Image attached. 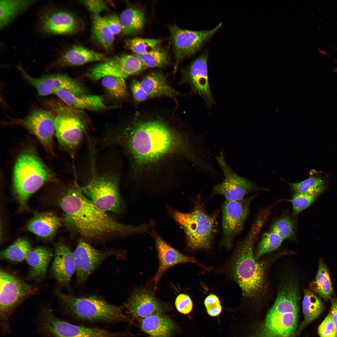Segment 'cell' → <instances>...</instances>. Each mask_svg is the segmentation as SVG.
Listing matches in <instances>:
<instances>
[{
    "mask_svg": "<svg viewBox=\"0 0 337 337\" xmlns=\"http://www.w3.org/2000/svg\"><path fill=\"white\" fill-rule=\"evenodd\" d=\"M105 141L121 147L139 170H148L174 155L183 156L194 165L200 158L191 138L160 117L137 116Z\"/></svg>",
    "mask_w": 337,
    "mask_h": 337,
    "instance_id": "6da1fadb",
    "label": "cell"
},
{
    "mask_svg": "<svg viewBox=\"0 0 337 337\" xmlns=\"http://www.w3.org/2000/svg\"><path fill=\"white\" fill-rule=\"evenodd\" d=\"M66 225L85 237L100 239L113 236L144 232L143 225L121 223L101 211L83 194L76 182L59 200Z\"/></svg>",
    "mask_w": 337,
    "mask_h": 337,
    "instance_id": "7a4b0ae2",
    "label": "cell"
},
{
    "mask_svg": "<svg viewBox=\"0 0 337 337\" xmlns=\"http://www.w3.org/2000/svg\"><path fill=\"white\" fill-rule=\"evenodd\" d=\"M299 297L294 282L283 284L253 337H295L298 328Z\"/></svg>",
    "mask_w": 337,
    "mask_h": 337,
    "instance_id": "3957f363",
    "label": "cell"
},
{
    "mask_svg": "<svg viewBox=\"0 0 337 337\" xmlns=\"http://www.w3.org/2000/svg\"><path fill=\"white\" fill-rule=\"evenodd\" d=\"M264 222L259 218L253 224L247 237L238 246L232 266L234 278L242 295L252 299L259 297L265 286V267L253 254L255 239Z\"/></svg>",
    "mask_w": 337,
    "mask_h": 337,
    "instance_id": "277c9868",
    "label": "cell"
},
{
    "mask_svg": "<svg viewBox=\"0 0 337 337\" xmlns=\"http://www.w3.org/2000/svg\"><path fill=\"white\" fill-rule=\"evenodd\" d=\"M55 174L43 162L32 148L24 150L14 167L12 186L20 204L24 206L30 196L45 183L55 180Z\"/></svg>",
    "mask_w": 337,
    "mask_h": 337,
    "instance_id": "5b68a950",
    "label": "cell"
},
{
    "mask_svg": "<svg viewBox=\"0 0 337 337\" xmlns=\"http://www.w3.org/2000/svg\"><path fill=\"white\" fill-rule=\"evenodd\" d=\"M56 294L64 312L77 319L109 323L129 321L124 313L123 306L112 305L96 295L76 297L58 291Z\"/></svg>",
    "mask_w": 337,
    "mask_h": 337,
    "instance_id": "8992f818",
    "label": "cell"
},
{
    "mask_svg": "<svg viewBox=\"0 0 337 337\" xmlns=\"http://www.w3.org/2000/svg\"><path fill=\"white\" fill-rule=\"evenodd\" d=\"M174 217L183 230L190 248L196 250L210 247L216 232V217L207 213L200 203L197 202L189 212H175Z\"/></svg>",
    "mask_w": 337,
    "mask_h": 337,
    "instance_id": "52a82bcc",
    "label": "cell"
},
{
    "mask_svg": "<svg viewBox=\"0 0 337 337\" xmlns=\"http://www.w3.org/2000/svg\"><path fill=\"white\" fill-rule=\"evenodd\" d=\"M37 287L4 270L0 271V324L3 334L10 332L9 320L23 301L37 293Z\"/></svg>",
    "mask_w": 337,
    "mask_h": 337,
    "instance_id": "ba28073f",
    "label": "cell"
},
{
    "mask_svg": "<svg viewBox=\"0 0 337 337\" xmlns=\"http://www.w3.org/2000/svg\"><path fill=\"white\" fill-rule=\"evenodd\" d=\"M92 167L90 177L81 187L82 192L99 210L120 212L121 204L117 175L110 172L98 174Z\"/></svg>",
    "mask_w": 337,
    "mask_h": 337,
    "instance_id": "9c48e42d",
    "label": "cell"
},
{
    "mask_svg": "<svg viewBox=\"0 0 337 337\" xmlns=\"http://www.w3.org/2000/svg\"><path fill=\"white\" fill-rule=\"evenodd\" d=\"M37 322L40 332L46 337H124L128 335L71 324L56 316L47 307L41 310Z\"/></svg>",
    "mask_w": 337,
    "mask_h": 337,
    "instance_id": "30bf717a",
    "label": "cell"
},
{
    "mask_svg": "<svg viewBox=\"0 0 337 337\" xmlns=\"http://www.w3.org/2000/svg\"><path fill=\"white\" fill-rule=\"evenodd\" d=\"M222 26L220 22L212 29L196 31L183 29L175 25L169 27L174 51V72L179 62L198 52Z\"/></svg>",
    "mask_w": 337,
    "mask_h": 337,
    "instance_id": "8fae6325",
    "label": "cell"
},
{
    "mask_svg": "<svg viewBox=\"0 0 337 337\" xmlns=\"http://www.w3.org/2000/svg\"><path fill=\"white\" fill-rule=\"evenodd\" d=\"M224 176L222 181L213 187L212 195H222L228 201L242 199L247 194L258 189L252 182L238 175L227 162L222 151L216 157Z\"/></svg>",
    "mask_w": 337,
    "mask_h": 337,
    "instance_id": "7c38bea8",
    "label": "cell"
},
{
    "mask_svg": "<svg viewBox=\"0 0 337 337\" xmlns=\"http://www.w3.org/2000/svg\"><path fill=\"white\" fill-rule=\"evenodd\" d=\"M146 68L136 55L125 54L106 58L91 68L88 75L95 81L106 76L125 79L138 74Z\"/></svg>",
    "mask_w": 337,
    "mask_h": 337,
    "instance_id": "4fadbf2b",
    "label": "cell"
},
{
    "mask_svg": "<svg viewBox=\"0 0 337 337\" xmlns=\"http://www.w3.org/2000/svg\"><path fill=\"white\" fill-rule=\"evenodd\" d=\"M252 196L233 201L225 200L222 207V243L230 248L235 237L242 231L244 222L250 211Z\"/></svg>",
    "mask_w": 337,
    "mask_h": 337,
    "instance_id": "5bb4252c",
    "label": "cell"
},
{
    "mask_svg": "<svg viewBox=\"0 0 337 337\" xmlns=\"http://www.w3.org/2000/svg\"><path fill=\"white\" fill-rule=\"evenodd\" d=\"M208 55L206 50L184 69L182 81L190 85L192 92L202 98L210 111L215 101L209 83Z\"/></svg>",
    "mask_w": 337,
    "mask_h": 337,
    "instance_id": "9a60e30c",
    "label": "cell"
},
{
    "mask_svg": "<svg viewBox=\"0 0 337 337\" xmlns=\"http://www.w3.org/2000/svg\"><path fill=\"white\" fill-rule=\"evenodd\" d=\"M76 280L77 284H81L107 258L120 254L113 251L97 250L83 240L79 241L74 252Z\"/></svg>",
    "mask_w": 337,
    "mask_h": 337,
    "instance_id": "2e32d148",
    "label": "cell"
},
{
    "mask_svg": "<svg viewBox=\"0 0 337 337\" xmlns=\"http://www.w3.org/2000/svg\"><path fill=\"white\" fill-rule=\"evenodd\" d=\"M56 118L50 111L38 110L31 112L21 122L22 125L42 144L50 157L54 155Z\"/></svg>",
    "mask_w": 337,
    "mask_h": 337,
    "instance_id": "e0dca14e",
    "label": "cell"
},
{
    "mask_svg": "<svg viewBox=\"0 0 337 337\" xmlns=\"http://www.w3.org/2000/svg\"><path fill=\"white\" fill-rule=\"evenodd\" d=\"M55 129L60 145L72 155L84 135L85 131L84 121L73 114L61 113L56 117Z\"/></svg>",
    "mask_w": 337,
    "mask_h": 337,
    "instance_id": "ac0fdd59",
    "label": "cell"
},
{
    "mask_svg": "<svg viewBox=\"0 0 337 337\" xmlns=\"http://www.w3.org/2000/svg\"><path fill=\"white\" fill-rule=\"evenodd\" d=\"M18 67L24 77L41 96L52 94L57 89L65 90L77 95L85 94L84 90L77 82L65 75L55 74L36 78L29 75L21 66Z\"/></svg>",
    "mask_w": 337,
    "mask_h": 337,
    "instance_id": "d6986e66",
    "label": "cell"
},
{
    "mask_svg": "<svg viewBox=\"0 0 337 337\" xmlns=\"http://www.w3.org/2000/svg\"><path fill=\"white\" fill-rule=\"evenodd\" d=\"M128 313L134 319L141 320L165 309L160 301L150 292L144 289L135 290L124 305Z\"/></svg>",
    "mask_w": 337,
    "mask_h": 337,
    "instance_id": "ffe728a7",
    "label": "cell"
},
{
    "mask_svg": "<svg viewBox=\"0 0 337 337\" xmlns=\"http://www.w3.org/2000/svg\"><path fill=\"white\" fill-rule=\"evenodd\" d=\"M40 27L43 31L56 35L72 34L77 29V22L74 16L68 12L51 10L40 17Z\"/></svg>",
    "mask_w": 337,
    "mask_h": 337,
    "instance_id": "44dd1931",
    "label": "cell"
},
{
    "mask_svg": "<svg viewBox=\"0 0 337 337\" xmlns=\"http://www.w3.org/2000/svg\"><path fill=\"white\" fill-rule=\"evenodd\" d=\"M76 271L73 253L67 245L60 242L55 246V254L51 272L61 286L70 289L71 278Z\"/></svg>",
    "mask_w": 337,
    "mask_h": 337,
    "instance_id": "7402d4cb",
    "label": "cell"
},
{
    "mask_svg": "<svg viewBox=\"0 0 337 337\" xmlns=\"http://www.w3.org/2000/svg\"><path fill=\"white\" fill-rule=\"evenodd\" d=\"M155 241L159 261V267L154 278L156 285L163 274L170 267L180 263H198L194 258L182 253L159 237H155Z\"/></svg>",
    "mask_w": 337,
    "mask_h": 337,
    "instance_id": "603a6c76",
    "label": "cell"
},
{
    "mask_svg": "<svg viewBox=\"0 0 337 337\" xmlns=\"http://www.w3.org/2000/svg\"><path fill=\"white\" fill-rule=\"evenodd\" d=\"M140 326L148 337H171L175 329L174 322L163 312L154 313L140 320Z\"/></svg>",
    "mask_w": 337,
    "mask_h": 337,
    "instance_id": "cb8c5ba5",
    "label": "cell"
},
{
    "mask_svg": "<svg viewBox=\"0 0 337 337\" xmlns=\"http://www.w3.org/2000/svg\"><path fill=\"white\" fill-rule=\"evenodd\" d=\"M53 94L67 105L78 109L95 111L102 110L105 107L102 98L97 95H77L61 89H56Z\"/></svg>",
    "mask_w": 337,
    "mask_h": 337,
    "instance_id": "d4e9b609",
    "label": "cell"
},
{
    "mask_svg": "<svg viewBox=\"0 0 337 337\" xmlns=\"http://www.w3.org/2000/svg\"><path fill=\"white\" fill-rule=\"evenodd\" d=\"M61 224V219L52 212L37 213L28 222V230L43 238L52 236Z\"/></svg>",
    "mask_w": 337,
    "mask_h": 337,
    "instance_id": "484cf974",
    "label": "cell"
},
{
    "mask_svg": "<svg viewBox=\"0 0 337 337\" xmlns=\"http://www.w3.org/2000/svg\"><path fill=\"white\" fill-rule=\"evenodd\" d=\"M52 256V252L45 247L32 249L25 259L30 267L28 278L37 281L43 279Z\"/></svg>",
    "mask_w": 337,
    "mask_h": 337,
    "instance_id": "4316f807",
    "label": "cell"
},
{
    "mask_svg": "<svg viewBox=\"0 0 337 337\" xmlns=\"http://www.w3.org/2000/svg\"><path fill=\"white\" fill-rule=\"evenodd\" d=\"M140 83L149 98L165 96L174 98L179 95L168 84L165 76L159 72L150 73Z\"/></svg>",
    "mask_w": 337,
    "mask_h": 337,
    "instance_id": "83f0119b",
    "label": "cell"
},
{
    "mask_svg": "<svg viewBox=\"0 0 337 337\" xmlns=\"http://www.w3.org/2000/svg\"><path fill=\"white\" fill-rule=\"evenodd\" d=\"M105 59V56L103 53L82 46H76L63 53L58 61L63 65L80 66L92 62L103 61Z\"/></svg>",
    "mask_w": 337,
    "mask_h": 337,
    "instance_id": "f1b7e54d",
    "label": "cell"
},
{
    "mask_svg": "<svg viewBox=\"0 0 337 337\" xmlns=\"http://www.w3.org/2000/svg\"><path fill=\"white\" fill-rule=\"evenodd\" d=\"M303 319L298 328L297 335L322 312L324 305L321 299L312 291L308 289L304 290L302 303Z\"/></svg>",
    "mask_w": 337,
    "mask_h": 337,
    "instance_id": "f546056e",
    "label": "cell"
},
{
    "mask_svg": "<svg viewBox=\"0 0 337 337\" xmlns=\"http://www.w3.org/2000/svg\"><path fill=\"white\" fill-rule=\"evenodd\" d=\"M37 1L3 0L0 1V28L2 29Z\"/></svg>",
    "mask_w": 337,
    "mask_h": 337,
    "instance_id": "4dcf8cb0",
    "label": "cell"
},
{
    "mask_svg": "<svg viewBox=\"0 0 337 337\" xmlns=\"http://www.w3.org/2000/svg\"><path fill=\"white\" fill-rule=\"evenodd\" d=\"M310 289L327 301L333 297V290L327 266L320 258L315 280L310 284Z\"/></svg>",
    "mask_w": 337,
    "mask_h": 337,
    "instance_id": "1f68e13d",
    "label": "cell"
},
{
    "mask_svg": "<svg viewBox=\"0 0 337 337\" xmlns=\"http://www.w3.org/2000/svg\"><path fill=\"white\" fill-rule=\"evenodd\" d=\"M122 26V32L126 35L137 34L143 29L145 22L143 12L134 8H128L124 10L119 17Z\"/></svg>",
    "mask_w": 337,
    "mask_h": 337,
    "instance_id": "d6a6232c",
    "label": "cell"
},
{
    "mask_svg": "<svg viewBox=\"0 0 337 337\" xmlns=\"http://www.w3.org/2000/svg\"><path fill=\"white\" fill-rule=\"evenodd\" d=\"M92 28L93 33L98 42L105 49L110 50L113 45L114 35L109 28L105 17L94 15Z\"/></svg>",
    "mask_w": 337,
    "mask_h": 337,
    "instance_id": "836d02e7",
    "label": "cell"
},
{
    "mask_svg": "<svg viewBox=\"0 0 337 337\" xmlns=\"http://www.w3.org/2000/svg\"><path fill=\"white\" fill-rule=\"evenodd\" d=\"M31 245L27 240L19 238L0 253L1 258L14 262H21L26 259Z\"/></svg>",
    "mask_w": 337,
    "mask_h": 337,
    "instance_id": "e575fe53",
    "label": "cell"
},
{
    "mask_svg": "<svg viewBox=\"0 0 337 337\" xmlns=\"http://www.w3.org/2000/svg\"><path fill=\"white\" fill-rule=\"evenodd\" d=\"M296 193L308 194L317 197L325 188V183L320 178L313 177L298 183L291 184Z\"/></svg>",
    "mask_w": 337,
    "mask_h": 337,
    "instance_id": "d590c367",
    "label": "cell"
},
{
    "mask_svg": "<svg viewBox=\"0 0 337 337\" xmlns=\"http://www.w3.org/2000/svg\"><path fill=\"white\" fill-rule=\"evenodd\" d=\"M146 68L163 67L168 62L167 52L158 47L144 54L135 55Z\"/></svg>",
    "mask_w": 337,
    "mask_h": 337,
    "instance_id": "8d00e7d4",
    "label": "cell"
},
{
    "mask_svg": "<svg viewBox=\"0 0 337 337\" xmlns=\"http://www.w3.org/2000/svg\"><path fill=\"white\" fill-rule=\"evenodd\" d=\"M100 80L102 85L112 96L120 98L124 97L127 95V90L125 79L106 76Z\"/></svg>",
    "mask_w": 337,
    "mask_h": 337,
    "instance_id": "74e56055",
    "label": "cell"
},
{
    "mask_svg": "<svg viewBox=\"0 0 337 337\" xmlns=\"http://www.w3.org/2000/svg\"><path fill=\"white\" fill-rule=\"evenodd\" d=\"M283 241L271 231L264 233L258 246L255 259L258 260L263 255L276 250L280 247Z\"/></svg>",
    "mask_w": 337,
    "mask_h": 337,
    "instance_id": "f35d334b",
    "label": "cell"
},
{
    "mask_svg": "<svg viewBox=\"0 0 337 337\" xmlns=\"http://www.w3.org/2000/svg\"><path fill=\"white\" fill-rule=\"evenodd\" d=\"M162 41V40L160 39L135 37L128 40L126 44L127 47L135 55H139L157 47Z\"/></svg>",
    "mask_w": 337,
    "mask_h": 337,
    "instance_id": "ab89813d",
    "label": "cell"
},
{
    "mask_svg": "<svg viewBox=\"0 0 337 337\" xmlns=\"http://www.w3.org/2000/svg\"><path fill=\"white\" fill-rule=\"evenodd\" d=\"M295 226L292 220L287 217L280 218L273 224L271 231L279 236L283 240L294 239Z\"/></svg>",
    "mask_w": 337,
    "mask_h": 337,
    "instance_id": "60d3db41",
    "label": "cell"
},
{
    "mask_svg": "<svg viewBox=\"0 0 337 337\" xmlns=\"http://www.w3.org/2000/svg\"><path fill=\"white\" fill-rule=\"evenodd\" d=\"M316 197L308 194L297 193L295 194L291 200L293 215L296 216L301 211L310 206Z\"/></svg>",
    "mask_w": 337,
    "mask_h": 337,
    "instance_id": "b9f144b4",
    "label": "cell"
},
{
    "mask_svg": "<svg viewBox=\"0 0 337 337\" xmlns=\"http://www.w3.org/2000/svg\"><path fill=\"white\" fill-rule=\"evenodd\" d=\"M318 333L320 337H337L336 328L330 312L318 327Z\"/></svg>",
    "mask_w": 337,
    "mask_h": 337,
    "instance_id": "7bdbcfd3",
    "label": "cell"
},
{
    "mask_svg": "<svg viewBox=\"0 0 337 337\" xmlns=\"http://www.w3.org/2000/svg\"><path fill=\"white\" fill-rule=\"evenodd\" d=\"M204 304L208 314L211 316L219 315L222 310V307L218 297L211 294L205 299Z\"/></svg>",
    "mask_w": 337,
    "mask_h": 337,
    "instance_id": "ee69618b",
    "label": "cell"
},
{
    "mask_svg": "<svg viewBox=\"0 0 337 337\" xmlns=\"http://www.w3.org/2000/svg\"><path fill=\"white\" fill-rule=\"evenodd\" d=\"M175 305L177 310L183 314H189L193 307L191 299L188 295L185 294H180L177 296Z\"/></svg>",
    "mask_w": 337,
    "mask_h": 337,
    "instance_id": "f6af8a7d",
    "label": "cell"
},
{
    "mask_svg": "<svg viewBox=\"0 0 337 337\" xmlns=\"http://www.w3.org/2000/svg\"><path fill=\"white\" fill-rule=\"evenodd\" d=\"M130 88L133 97L136 101L141 102L149 98L140 81L137 80H133L130 84Z\"/></svg>",
    "mask_w": 337,
    "mask_h": 337,
    "instance_id": "bcb514c9",
    "label": "cell"
},
{
    "mask_svg": "<svg viewBox=\"0 0 337 337\" xmlns=\"http://www.w3.org/2000/svg\"><path fill=\"white\" fill-rule=\"evenodd\" d=\"M81 2L85 7L94 15H99L100 13L107 9L106 4L103 0H87Z\"/></svg>",
    "mask_w": 337,
    "mask_h": 337,
    "instance_id": "7dc6e473",
    "label": "cell"
},
{
    "mask_svg": "<svg viewBox=\"0 0 337 337\" xmlns=\"http://www.w3.org/2000/svg\"><path fill=\"white\" fill-rule=\"evenodd\" d=\"M107 25L114 35L118 34L122 31V26L119 17L115 15L105 17Z\"/></svg>",
    "mask_w": 337,
    "mask_h": 337,
    "instance_id": "c3c4849f",
    "label": "cell"
},
{
    "mask_svg": "<svg viewBox=\"0 0 337 337\" xmlns=\"http://www.w3.org/2000/svg\"><path fill=\"white\" fill-rule=\"evenodd\" d=\"M330 300L331 307L330 313L333 320L337 332V298L335 297H332Z\"/></svg>",
    "mask_w": 337,
    "mask_h": 337,
    "instance_id": "681fc988",
    "label": "cell"
}]
</instances>
